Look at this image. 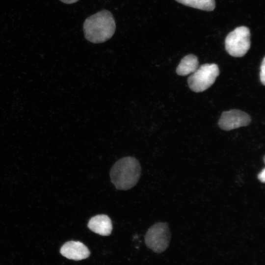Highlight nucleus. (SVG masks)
I'll use <instances>...</instances> for the list:
<instances>
[{"label":"nucleus","mask_w":265,"mask_h":265,"mask_svg":"<svg viewBox=\"0 0 265 265\" xmlns=\"http://www.w3.org/2000/svg\"><path fill=\"white\" fill-rule=\"evenodd\" d=\"M85 38L93 43H100L109 39L114 34L115 22L112 14L102 10L88 17L84 22Z\"/></svg>","instance_id":"f257e3e1"},{"label":"nucleus","mask_w":265,"mask_h":265,"mask_svg":"<svg viewBox=\"0 0 265 265\" xmlns=\"http://www.w3.org/2000/svg\"><path fill=\"white\" fill-rule=\"evenodd\" d=\"M141 171L140 163L136 159L124 157L112 166L109 174L111 182L117 189L129 190L138 182Z\"/></svg>","instance_id":"f03ea898"},{"label":"nucleus","mask_w":265,"mask_h":265,"mask_svg":"<svg viewBox=\"0 0 265 265\" xmlns=\"http://www.w3.org/2000/svg\"><path fill=\"white\" fill-rule=\"evenodd\" d=\"M250 32L245 26L237 27L230 32L225 40V49L231 56H244L250 48Z\"/></svg>","instance_id":"7ed1b4c3"},{"label":"nucleus","mask_w":265,"mask_h":265,"mask_svg":"<svg viewBox=\"0 0 265 265\" xmlns=\"http://www.w3.org/2000/svg\"><path fill=\"white\" fill-rule=\"evenodd\" d=\"M219 74L218 66L214 63L201 65L188 77L189 88L194 92H203L210 87Z\"/></svg>","instance_id":"20e7f679"},{"label":"nucleus","mask_w":265,"mask_h":265,"mask_svg":"<svg viewBox=\"0 0 265 265\" xmlns=\"http://www.w3.org/2000/svg\"><path fill=\"white\" fill-rule=\"evenodd\" d=\"M171 233L166 222H158L147 231L145 237L146 246L154 252L160 253L166 250L170 243Z\"/></svg>","instance_id":"39448f33"},{"label":"nucleus","mask_w":265,"mask_h":265,"mask_svg":"<svg viewBox=\"0 0 265 265\" xmlns=\"http://www.w3.org/2000/svg\"><path fill=\"white\" fill-rule=\"evenodd\" d=\"M250 122V116L247 113L238 109H232L222 113L218 125L223 130L230 131L247 126Z\"/></svg>","instance_id":"423d86ee"},{"label":"nucleus","mask_w":265,"mask_h":265,"mask_svg":"<svg viewBox=\"0 0 265 265\" xmlns=\"http://www.w3.org/2000/svg\"><path fill=\"white\" fill-rule=\"evenodd\" d=\"M60 252L64 257L75 261L86 259L90 255L88 248L79 241H69L65 243L61 247Z\"/></svg>","instance_id":"0eeeda50"},{"label":"nucleus","mask_w":265,"mask_h":265,"mask_svg":"<svg viewBox=\"0 0 265 265\" xmlns=\"http://www.w3.org/2000/svg\"><path fill=\"white\" fill-rule=\"evenodd\" d=\"M87 226L91 231L101 236H108L112 230L111 220L106 214H98L91 217Z\"/></svg>","instance_id":"6e6552de"},{"label":"nucleus","mask_w":265,"mask_h":265,"mask_svg":"<svg viewBox=\"0 0 265 265\" xmlns=\"http://www.w3.org/2000/svg\"><path fill=\"white\" fill-rule=\"evenodd\" d=\"M199 61L196 56L189 54L185 56L180 61L176 69L180 76H186L194 72L198 68Z\"/></svg>","instance_id":"1a4fd4ad"},{"label":"nucleus","mask_w":265,"mask_h":265,"mask_svg":"<svg viewBox=\"0 0 265 265\" xmlns=\"http://www.w3.org/2000/svg\"><path fill=\"white\" fill-rule=\"evenodd\" d=\"M185 5L202 10L211 11L215 7V0H175Z\"/></svg>","instance_id":"9d476101"},{"label":"nucleus","mask_w":265,"mask_h":265,"mask_svg":"<svg viewBox=\"0 0 265 265\" xmlns=\"http://www.w3.org/2000/svg\"><path fill=\"white\" fill-rule=\"evenodd\" d=\"M261 70L260 72V78L261 83L265 85V58L264 57L261 65Z\"/></svg>","instance_id":"9b49d317"},{"label":"nucleus","mask_w":265,"mask_h":265,"mask_svg":"<svg viewBox=\"0 0 265 265\" xmlns=\"http://www.w3.org/2000/svg\"><path fill=\"white\" fill-rule=\"evenodd\" d=\"M265 168L258 174L257 177L259 181L262 183H265Z\"/></svg>","instance_id":"f8f14e48"},{"label":"nucleus","mask_w":265,"mask_h":265,"mask_svg":"<svg viewBox=\"0 0 265 265\" xmlns=\"http://www.w3.org/2000/svg\"><path fill=\"white\" fill-rule=\"evenodd\" d=\"M62 2L66 4H72L78 1L79 0H60Z\"/></svg>","instance_id":"ddd939ff"}]
</instances>
